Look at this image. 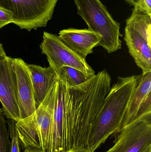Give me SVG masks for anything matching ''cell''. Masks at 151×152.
<instances>
[{
	"mask_svg": "<svg viewBox=\"0 0 151 152\" xmlns=\"http://www.w3.org/2000/svg\"><path fill=\"white\" fill-rule=\"evenodd\" d=\"M111 82V76L105 69L81 85L68 84L66 118L69 150L89 148L91 131Z\"/></svg>",
	"mask_w": 151,
	"mask_h": 152,
	"instance_id": "obj_1",
	"label": "cell"
},
{
	"mask_svg": "<svg viewBox=\"0 0 151 152\" xmlns=\"http://www.w3.org/2000/svg\"><path fill=\"white\" fill-rule=\"evenodd\" d=\"M140 75L118 77L103 102L89 141V149L95 152L110 136L119 133L129 103Z\"/></svg>",
	"mask_w": 151,
	"mask_h": 152,
	"instance_id": "obj_2",
	"label": "cell"
},
{
	"mask_svg": "<svg viewBox=\"0 0 151 152\" xmlns=\"http://www.w3.org/2000/svg\"><path fill=\"white\" fill-rule=\"evenodd\" d=\"M56 95V90L51 88L33 114L16 121L20 147L23 151L32 148L48 152Z\"/></svg>",
	"mask_w": 151,
	"mask_h": 152,
	"instance_id": "obj_3",
	"label": "cell"
},
{
	"mask_svg": "<svg viewBox=\"0 0 151 152\" xmlns=\"http://www.w3.org/2000/svg\"><path fill=\"white\" fill-rule=\"evenodd\" d=\"M77 14L86 22L88 29L101 37L99 46L108 53L121 48L122 37L120 24L113 19L100 0H74Z\"/></svg>",
	"mask_w": 151,
	"mask_h": 152,
	"instance_id": "obj_4",
	"label": "cell"
},
{
	"mask_svg": "<svg viewBox=\"0 0 151 152\" xmlns=\"http://www.w3.org/2000/svg\"><path fill=\"white\" fill-rule=\"evenodd\" d=\"M124 39L143 75L151 72V16L134 8L126 20Z\"/></svg>",
	"mask_w": 151,
	"mask_h": 152,
	"instance_id": "obj_5",
	"label": "cell"
},
{
	"mask_svg": "<svg viewBox=\"0 0 151 152\" xmlns=\"http://www.w3.org/2000/svg\"><path fill=\"white\" fill-rule=\"evenodd\" d=\"M58 0H0L12 13V23L28 31L45 27L52 18Z\"/></svg>",
	"mask_w": 151,
	"mask_h": 152,
	"instance_id": "obj_6",
	"label": "cell"
},
{
	"mask_svg": "<svg viewBox=\"0 0 151 152\" xmlns=\"http://www.w3.org/2000/svg\"><path fill=\"white\" fill-rule=\"evenodd\" d=\"M40 47L42 53L47 56L49 66L55 72L62 67L69 66L79 69L91 77L95 75V70L86 59L65 45L56 35L44 32Z\"/></svg>",
	"mask_w": 151,
	"mask_h": 152,
	"instance_id": "obj_7",
	"label": "cell"
},
{
	"mask_svg": "<svg viewBox=\"0 0 151 152\" xmlns=\"http://www.w3.org/2000/svg\"><path fill=\"white\" fill-rule=\"evenodd\" d=\"M68 87V82L57 76V86L52 112L48 152L68 151L66 118Z\"/></svg>",
	"mask_w": 151,
	"mask_h": 152,
	"instance_id": "obj_8",
	"label": "cell"
},
{
	"mask_svg": "<svg viewBox=\"0 0 151 152\" xmlns=\"http://www.w3.org/2000/svg\"><path fill=\"white\" fill-rule=\"evenodd\" d=\"M114 145L105 152H142L151 145V113L119 132Z\"/></svg>",
	"mask_w": 151,
	"mask_h": 152,
	"instance_id": "obj_9",
	"label": "cell"
},
{
	"mask_svg": "<svg viewBox=\"0 0 151 152\" xmlns=\"http://www.w3.org/2000/svg\"><path fill=\"white\" fill-rule=\"evenodd\" d=\"M0 102L7 119L16 121L20 119L17 77L12 67V58L8 56L0 64Z\"/></svg>",
	"mask_w": 151,
	"mask_h": 152,
	"instance_id": "obj_10",
	"label": "cell"
},
{
	"mask_svg": "<svg viewBox=\"0 0 151 152\" xmlns=\"http://www.w3.org/2000/svg\"><path fill=\"white\" fill-rule=\"evenodd\" d=\"M17 77V97L20 119L29 117L36 110L33 84L27 64L20 58H12Z\"/></svg>",
	"mask_w": 151,
	"mask_h": 152,
	"instance_id": "obj_11",
	"label": "cell"
},
{
	"mask_svg": "<svg viewBox=\"0 0 151 152\" xmlns=\"http://www.w3.org/2000/svg\"><path fill=\"white\" fill-rule=\"evenodd\" d=\"M61 42L82 58L86 59L93 49L99 45L101 37L89 29L69 28L59 32Z\"/></svg>",
	"mask_w": 151,
	"mask_h": 152,
	"instance_id": "obj_12",
	"label": "cell"
},
{
	"mask_svg": "<svg viewBox=\"0 0 151 152\" xmlns=\"http://www.w3.org/2000/svg\"><path fill=\"white\" fill-rule=\"evenodd\" d=\"M27 66L30 71L33 88L35 103L37 109L47 96L57 75L50 66L43 68L31 64H27Z\"/></svg>",
	"mask_w": 151,
	"mask_h": 152,
	"instance_id": "obj_13",
	"label": "cell"
},
{
	"mask_svg": "<svg viewBox=\"0 0 151 152\" xmlns=\"http://www.w3.org/2000/svg\"><path fill=\"white\" fill-rule=\"evenodd\" d=\"M151 72L140 75L137 86L129 103L120 132L134 121L140 106L148 95L151 94Z\"/></svg>",
	"mask_w": 151,
	"mask_h": 152,
	"instance_id": "obj_14",
	"label": "cell"
},
{
	"mask_svg": "<svg viewBox=\"0 0 151 152\" xmlns=\"http://www.w3.org/2000/svg\"><path fill=\"white\" fill-rule=\"evenodd\" d=\"M56 73L59 77L65 80L72 86L81 85L91 78L82 71L69 66L62 67Z\"/></svg>",
	"mask_w": 151,
	"mask_h": 152,
	"instance_id": "obj_15",
	"label": "cell"
},
{
	"mask_svg": "<svg viewBox=\"0 0 151 152\" xmlns=\"http://www.w3.org/2000/svg\"><path fill=\"white\" fill-rule=\"evenodd\" d=\"M3 109L0 108V152H11L9 132Z\"/></svg>",
	"mask_w": 151,
	"mask_h": 152,
	"instance_id": "obj_16",
	"label": "cell"
},
{
	"mask_svg": "<svg viewBox=\"0 0 151 152\" xmlns=\"http://www.w3.org/2000/svg\"><path fill=\"white\" fill-rule=\"evenodd\" d=\"M8 132L11 139V152H20V144L16 128V121L14 120L8 119Z\"/></svg>",
	"mask_w": 151,
	"mask_h": 152,
	"instance_id": "obj_17",
	"label": "cell"
},
{
	"mask_svg": "<svg viewBox=\"0 0 151 152\" xmlns=\"http://www.w3.org/2000/svg\"><path fill=\"white\" fill-rule=\"evenodd\" d=\"M134 8L139 9L151 16V0H125Z\"/></svg>",
	"mask_w": 151,
	"mask_h": 152,
	"instance_id": "obj_18",
	"label": "cell"
},
{
	"mask_svg": "<svg viewBox=\"0 0 151 152\" xmlns=\"http://www.w3.org/2000/svg\"><path fill=\"white\" fill-rule=\"evenodd\" d=\"M12 21V13L0 6V29Z\"/></svg>",
	"mask_w": 151,
	"mask_h": 152,
	"instance_id": "obj_19",
	"label": "cell"
},
{
	"mask_svg": "<svg viewBox=\"0 0 151 152\" xmlns=\"http://www.w3.org/2000/svg\"><path fill=\"white\" fill-rule=\"evenodd\" d=\"M23 152H48L43 151L38 149L34 148H27L24 150ZM63 152H92L88 148L84 147H79V148H74L72 149L67 151Z\"/></svg>",
	"mask_w": 151,
	"mask_h": 152,
	"instance_id": "obj_20",
	"label": "cell"
},
{
	"mask_svg": "<svg viewBox=\"0 0 151 152\" xmlns=\"http://www.w3.org/2000/svg\"><path fill=\"white\" fill-rule=\"evenodd\" d=\"M7 56L1 44L0 43V64L7 58Z\"/></svg>",
	"mask_w": 151,
	"mask_h": 152,
	"instance_id": "obj_21",
	"label": "cell"
},
{
	"mask_svg": "<svg viewBox=\"0 0 151 152\" xmlns=\"http://www.w3.org/2000/svg\"><path fill=\"white\" fill-rule=\"evenodd\" d=\"M142 152H151V145H150Z\"/></svg>",
	"mask_w": 151,
	"mask_h": 152,
	"instance_id": "obj_22",
	"label": "cell"
}]
</instances>
